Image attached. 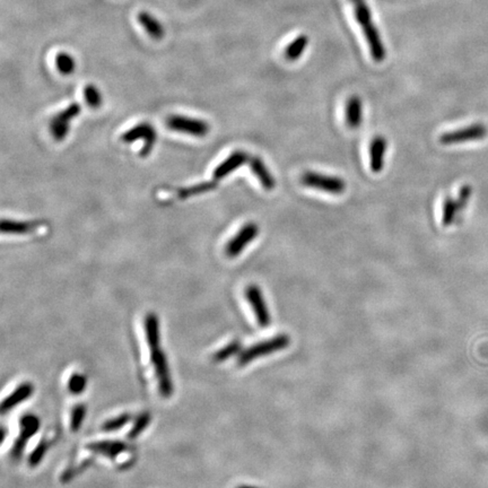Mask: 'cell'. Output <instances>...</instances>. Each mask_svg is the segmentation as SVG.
Here are the masks:
<instances>
[{"label":"cell","mask_w":488,"mask_h":488,"mask_svg":"<svg viewBox=\"0 0 488 488\" xmlns=\"http://www.w3.org/2000/svg\"><path fill=\"white\" fill-rule=\"evenodd\" d=\"M355 8V16L358 24L363 28L364 34L367 42L370 44L371 52L374 60L382 61L385 58V50L382 41L380 39L379 33L376 31V25L372 22L370 10L367 7L365 0H351Z\"/></svg>","instance_id":"obj_1"},{"label":"cell","mask_w":488,"mask_h":488,"mask_svg":"<svg viewBox=\"0 0 488 488\" xmlns=\"http://www.w3.org/2000/svg\"><path fill=\"white\" fill-rule=\"evenodd\" d=\"M289 344H291V338L286 334H280L274 337L271 339L260 342V343L255 344L246 351L239 353L237 364L239 367H246L257 358L264 357L267 355L287 348Z\"/></svg>","instance_id":"obj_2"},{"label":"cell","mask_w":488,"mask_h":488,"mask_svg":"<svg viewBox=\"0 0 488 488\" xmlns=\"http://www.w3.org/2000/svg\"><path fill=\"white\" fill-rule=\"evenodd\" d=\"M301 182L305 187L331 194H342L346 190V182L343 179L337 176L311 172V171L304 173L303 176H301Z\"/></svg>","instance_id":"obj_3"},{"label":"cell","mask_w":488,"mask_h":488,"mask_svg":"<svg viewBox=\"0 0 488 488\" xmlns=\"http://www.w3.org/2000/svg\"><path fill=\"white\" fill-rule=\"evenodd\" d=\"M151 361L158 379V392L162 397L170 398L173 394V382L167 356L161 348L151 351Z\"/></svg>","instance_id":"obj_4"},{"label":"cell","mask_w":488,"mask_h":488,"mask_svg":"<svg viewBox=\"0 0 488 488\" xmlns=\"http://www.w3.org/2000/svg\"><path fill=\"white\" fill-rule=\"evenodd\" d=\"M487 134L488 129L484 124H473L466 128L448 131L446 134L441 135L440 143L449 146L467 143V142H476L486 138Z\"/></svg>","instance_id":"obj_5"},{"label":"cell","mask_w":488,"mask_h":488,"mask_svg":"<svg viewBox=\"0 0 488 488\" xmlns=\"http://www.w3.org/2000/svg\"><path fill=\"white\" fill-rule=\"evenodd\" d=\"M167 127L171 131L194 137H205L210 133V125L199 119L188 118L185 115H172L167 119Z\"/></svg>","instance_id":"obj_6"},{"label":"cell","mask_w":488,"mask_h":488,"mask_svg":"<svg viewBox=\"0 0 488 488\" xmlns=\"http://www.w3.org/2000/svg\"><path fill=\"white\" fill-rule=\"evenodd\" d=\"M40 419L37 416L28 414L24 415L19 419V435L17 440L14 443V446L12 449V459L21 458L23 452H24L26 443L32 439V437L37 433L40 430Z\"/></svg>","instance_id":"obj_7"},{"label":"cell","mask_w":488,"mask_h":488,"mask_svg":"<svg viewBox=\"0 0 488 488\" xmlns=\"http://www.w3.org/2000/svg\"><path fill=\"white\" fill-rule=\"evenodd\" d=\"M121 140L125 143H133L135 140H144L143 149L140 151V156L147 158L154 149L155 142H156V131L151 124L143 122V124L131 128V131H126L125 134L122 135Z\"/></svg>","instance_id":"obj_8"},{"label":"cell","mask_w":488,"mask_h":488,"mask_svg":"<svg viewBox=\"0 0 488 488\" xmlns=\"http://www.w3.org/2000/svg\"><path fill=\"white\" fill-rule=\"evenodd\" d=\"M259 228L255 223H246L243 225L241 230L237 232V235H234L228 241V246L225 248V252L230 258H235L239 253L246 249L248 244L252 242L255 237H258Z\"/></svg>","instance_id":"obj_9"},{"label":"cell","mask_w":488,"mask_h":488,"mask_svg":"<svg viewBox=\"0 0 488 488\" xmlns=\"http://www.w3.org/2000/svg\"><path fill=\"white\" fill-rule=\"evenodd\" d=\"M246 296L251 305L252 311L255 312L259 326L261 328L268 327L270 325V314L260 287L257 285L248 286L246 289Z\"/></svg>","instance_id":"obj_10"},{"label":"cell","mask_w":488,"mask_h":488,"mask_svg":"<svg viewBox=\"0 0 488 488\" xmlns=\"http://www.w3.org/2000/svg\"><path fill=\"white\" fill-rule=\"evenodd\" d=\"M81 106L78 103L70 104L66 109L58 113L55 118L52 119L51 134L56 140H64L69 131V122L81 113Z\"/></svg>","instance_id":"obj_11"},{"label":"cell","mask_w":488,"mask_h":488,"mask_svg":"<svg viewBox=\"0 0 488 488\" xmlns=\"http://www.w3.org/2000/svg\"><path fill=\"white\" fill-rule=\"evenodd\" d=\"M248 161H249V156L246 153L242 152V151L232 153L225 161L221 162L219 167L214 170V174H212L214 180L219 181V180L223 179L233 171L242 167L243 164H246Z\"/></svg>","instance_id":"obj_12"},{"label":"cell","mask_w":488,"mask_h":488,"mask_svg":"<svg viewBox=\"0 0 488 488\" xmlns=\"http://www.w3.org/2000/svg\"><path fill=\"white\" fill-rule=\"evenodd\" d=\"M90 451L96 455H103L106 458L115 459L122 452L126 451L127 446L122 441L104 440L88 443L86 446Z\"/></svg>","instance_id":"obj_13"},{"label":"cell","mask_w":488,"mask_h":488,"mask_svg":"<svg viewBox=\"0 0 488 488\" xmlns=\"http://www.w3.org/2000/svg\"><path fill=\"white\" fill-rule=\"evenodd\" d=\"M33 392L34 387L32 383H22V385H19L10 396H7V397L3 399V403H1V412L5 415L6 412L14 410L19 403L28 401V398L33 394Z\"/></svg>","instance_id":"obj_14"},{"label":"cell","mask_w":488,"mask_h":488,"mask_svg":"<svg viewBox=\"0 0 488 488\" xmlns=\"http://www.w3.org/2000/svg\"><path fill=\"white\" fill-rule=\"evenodd\" d=\"M385 151H387V140L382 136H376L373 138L370 145V167L372 172L380 173L383 170Z\"/></svg>","instance_id":"obj_15"},{"label":"cell","mask_w":488,"mask_h":488,"mask_svg":"<svg viewBox=\"0 0 488 488\" xmlns=\"http://www.w3.org/2000/svg\"><path fill=\"white\" fill-rule=\"evenodd\" d=\"M250 169L252 173L257 176V179L260 182V185L264 187L267 192H271L276 187V181L273 174L268 170V167L264 165V161L258 156H253L249 160Z\"/></svg>","instance_id":"obj_16"},{"label":"cell","mask_w":488,"mask_h":488,"mask_svg":"<svg viewBox=\"0 0 488 488\" xmlns=\"http://www.w3.org/2000/svg\"><path fill=\"white\" fill-rule=\"evenodd\" d=\"M346 122L351 129H357L363 122V103L357 95H353L347 101Z\"/></svg>","instance_id":"obj_17"},{"label":"cell","mask_w":488,"mask_h":488,"mask_svg":"<svg viewBox=\"0 0 488 488\" xmlns=\"http://www.w3.org/2000/svg\"><path fill=\"white\" fill-rule=\"evenodd\" d=\"M144 326H145L146 340L149 344V352L160 348L161 337H160V321L158 316L155 313H149L146 316Z\"/></svg>","instance_id":"obj_18"},{"label":"cell","mask_w":488,"mask_h":488,"mask_svg":"<svg viewBox=\"0 0 488 488\" xmlns=\"http://www.w3.org/2000/svg\"><path fill=\"white\" fill-rule=\"evenodd\" d=\"M138 22H140L144 30L149 33V37L154 40H161L164 37L165 30L163 25L156 19V17L151 15L147 12H140L138 14Z\"/></svg>","instance_id":"obj_19"},{"label":"cell","mask_w":488,"mask_h":488,"mask_svg":"<svg viewBox=\"0 0 488 488\" xmlns=\"http://www.w3.org/2000/svg\"><path fill=\"white\" fill-rule=\"evenodd\" d=\"M37 228V223L34 221H10L3 219L0 228L3 234H26Z\"/></svg>","instance_id":"obj_20"},{"label":"cell","mask_w":488,"mask_h":488,"mask_svg":"<svg viewBox=\"0 0 488 488\" xmlns=\"http://www.w3.org/2000/svg\"><path fill=\"white\" fill-rule=\"evenodd\" d=\"M459 210L458 203L453 198L446 197V201L443 203L442 208V224L444 226H450L455 223V219L458 217Z\"/></svg>","instance_id":"obj_21"},{"label":"cell","mask_w":488,"mask_h":488,"mask_svg":"<svg viewBox=\"0 0 488 488\" xmlns=\"http://www.w3.org/2000/svg\"><path fill=\"white\" fill-rule=\"evenodd\" d=\"M56 66L61 75H71L76 68V61L73 56H70L67 52H60L56 58Z\"/></svg>","instance_id":"obj_22"},{"label":"cell","mask_w":488,"mask_h":488,"mask_svg":"<svg viewBox=\"0 0 488 488\" xmlns=\"http://www.w3.org/2000/svg\"><path fill=\"white\" fill-rule=\"evenodd\" d=\"M308 42H309V40H308L307 37H304V35L294 40V41H293V42H292L291 44L286 48V59L289 61H294L296 60V59H298V58L301 57V55L303 53L305 48H307Z\"/></svg>","instance_id":"obj_23"},{"label":"cell","mask_w":488,"mask_h":488,"mask_svg":"<svg viewBox=\"0 0 488 488\" xmlns=\"http://www.w3.org/2000/svg\"><path fill=\"white\" fill-rule=\"evenodd\" d=\"M151 421H152V417H151L149 412H142L140 415L137 416L133 428L128 433V439L129 440H135V439L140 437V434L143 433L146 428H149Z\"/></svg>","instance_id":"obj_24"},{"label":"cell","mask_w":488,"mask_h":488,"mask_svg":"<svg viewBox=\"0 0 488 488\" xmlns=\"http://www.w3.org/2000/svg\"><path fill=\"white\" fill-rule=\"evenodd\" d=\"M86 416V406L84 403H77L73 407L70 412V430L73 432H78L82 428L84 419Z\"/></svg>","instance_id":"obj_25"},{"label":"cell","mask_w":488,"mask_h":488,"mask_svg":"<svg viewBox=\"0 0 488 488\" xmlns=\"http://www.w3.org/2000/svg\"><path fill=\"white\" fill-rule=\"evenodd\" d=\"M239 352H241V343H239V340H233L228 345L224 346L223 348L219 349V352H216L212 358H214V361L221 363V362L226 361V360L232 357L234 355L239 354Z\"/></svg>","instance_id":"obj_26"},{"label":"cell","mask_w":488,"mask_h":488,"mask_svg":"<svg viewBox=\"0 0 488 488\" xmlns=\"http://www.w3.org/2000/svg\"><path fill=\"white\" fill-rule=\"evenodd\" d=\"M131 414H122V415L117 416L109 421H104L102 425V431L104 432H115L121 430L125 428L126 425L131 421Z\"/></svg>","instance_id":"obj_27"},{"label":"cell","mask_w":488,"mask_h":488,"mask_svg":"<svg viewBox=\"0 0 488 488\" xmlns=\"http://www.w3.org/2000/svg\"><path fill=\"white\" fill-rule=\"evenodd\" d=\"M49 443L47 441H41L37 444V448L32 451L30 457H28V464L30 467L34 468L41 464V461L46 457L47 451H48Z\"/></svg>","instance_id":"obj_28"},{"label":"cell","mask_w":488,"mask_h":488,"mask_svg":"<svg viewBox=\"0 0 488 488\" xmlns=\"http://www.w3.org/2000/svg\"><path fill=\"white\" fill-rule=\"evenodd\" d=\"M84 96H85L86 103L88 106H91L93 109H97L102 104V94L97 90L96 86L90 85L86 86L84 90Z\"/></svg>","instance_id":"obj_29"},{"label":"cell","mask_w":488,"mask_h":488,"mask_svg":"<svg viewBox=\"0 0 488 488\" xmlns=\"http://www.w3.org/2000/svg\"><path fill=\"white\" fill-rule=\"evenodd\" d=\"M86 385H87V381H86L85 376L75 373L69 378L68 390L70 394H81L85 392Z\"/></svg>","instance_id":"obj_30"},{"label":"cell","mask_w":488,"mask_h":488,"mask_svg":"<svg viewBox=\"0 0 488 488\" xmlns=\"http://www.w3.org/2000/svg\"><path fill=\"white\" fill-rule=\"evenodd\" d=\"M214 188H215V183H210V182L201 183V185H194L192 188L183 189L182 192H180V197L187 198L190 197V196H196V194L210 192V190Z\"/></svg>","instance_id":"obj_31"},{"label":"cell","mask_w":488,"mask_h":488,"mask_svg":"<svg viewBox=\"0 0 488 488\" xmlns=\"http://www.w3.org/2000/svg\"><path fill=\"white\" fill-rule=\"evenodd\" d=\"M471 194H473V188L470 185H464L461 187L460 190H459L458 198H457V203H458L460 212H462L467 207L470 198H471Z\"/></svg>","instance_id":"obj_32"},{"label":"cell","mask_w":488,"mask_h":488,"mask_svg":"<svg viewBox=\"0 0 488 488\" xmlns=\"http://www.w3.org/2000/svg\"><path fill=\"white\" fill-rule=\"evenodd\" d=\"M237 488H260V487H257V486H251V485H241L239 486Z\"/></svg>","instance_id":"obj_33"}]
</instances>
